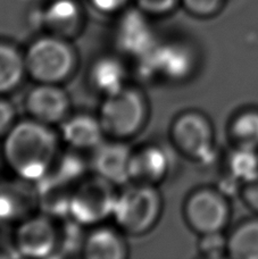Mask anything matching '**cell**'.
Returning <instances> with one entry per match:
<instances>
[{
  "instance_id": "cell-1",
  "label": "cell",
  "mask_w": 258,
  "mask_h": 259,
  "mask_svg": "<svg viewBox=\"0 0 258 259\" xmlns=\"http://www.w3.org/2000/svg\"><path fill=\"white\" fill-rule=\"evenodd\" d=\"M5 163L20 180L36 183L58 158V137L50 125L33 118L17 122L4 138Z\"/></svg>"
},
{
  "instance_id": "cell-2",
  "label": "cell",
  "mask_w": 258,
  "mask_h": 259,
  "mask_svg": "<svg viewBox=\"0 0 258 259\" xmlns=\"http://www.w3.org/2000/svg\"><path fill=\"white\" fill-rule=\"evenodd\" d=\"M26 74L38 83L61 84L74 72L76 55L68 40L45 34L24 53Z\"/></svg>"
},
{
  "instance_id": "cell-3",
  "label": "cell",
  "mask_w": 258,
  "mask_h": 259,
  "mask_svg": "<svg viewBox=\"0 0 258 259\" xmlns=\"http://www.w3.org/2000/svg\"><path fill=\"white\" fill-rule=\"evenodd\" d=\"M162 207V197L154 186L133 183L117 196L113 216L123 232L141 235L157 224Z\"/></svg>"
},
{
  "instance_id": "cell-4",
  "label": "cell",
  "mask_w": 258,
  "mask_h": 259,
  "mask_svg": "<svg viewBox=\"0 0 258 259\" xmlns=\"http://www.w3.org/2000/svg\"><path fill=\"white\" fill-rule=\"evenodd\" d=\"M98 117L105 134L116 140L136 136L147 119L145 97L135 88L124 87L105 97Z\"/></svg>"
},
{
  "instance_id": "cell-5",
  "label": "cell",
  "mask_w": 258,
  "mask_h": 259,
  "mask_svg": "<svg viewBox=\"0 0 258 259\" xmlns=\"http://www.w3.org/2000/svg\"><path fill=\"white\" fill-rule=\"evenodd\" d=\"M114 187L97 174L81 180L72 194L70 215L73 220L81 225H91L113 216L118 196Z\"/></svg>"
},
{
  "instance_id": "cell-6",
  "label": "cell",
  "mask_w": 258,
  "mask_h": 259,
  "mask_svg": "<svg viewBox=\"0 0 258 259\" xmlns=\"http://www.w3.org/2000/svg\"><path fill=\"white\" fill-rule=\"evenodd\" d=\"M172 141L188 158L205 163L214 151L213 126L205 115L187 112L175 118L171 127Z\"/></svg>"
},
{
  "instance_id": "cell-7",
  "label": "cell",
  "mask_w": 258,
  "mask_h": 259,
  "mask_svg": "<svg viewBox=\"0 0 258 259\" xmlns=\"http://www.w3.org/2000/svg\"><path fill=\"white\" fill-rule=\"evenodd\" d=\"M184 216L189 226L200 235L222 232L230 219L225 194L215 189H200L188 197Z\"/></svg>"
},
{
  "instance_id": "cell-8",
  "label": "cell",
  "mask_w": 258,
  "mask_h": 259,
  "mask_svg": "<svg viewBox=\"0 0 258 259\" xmlns=\"http://www.w3.org/2000/svg\"><path fill=\"white\" fill-rule=\"evenodd\" d=\"M141 74L146 77H164L179 81L188 77L195 68V56L187 45L178 41L158 42L140 59H138Z\"/></svg>"
},
{
  "instance_id": "cell-9",
  "label": "cell",
  "mask_w": 258,
  "mask_h": 259,
  "mask_svg": "<svg viewBox=\"0 0 258 259\" xmlns=\"http://www.w3.org/2000/svg\"><path fill=\"white\" fill-rule=\"evenodd\" d=\"M61 232L46 214L26 217L17 226L14 244L22 256L46 258L59 250Z\"/></svg>"
},
{
  "instance_id": "cell-10",
  "label": "cell",
  "mask_w": 258,
  "mask_h": 259,
  "mask_svg": "<svg viewBox=\"0 0 258 259\" xmlns=\"http://www.w3.org/2000/svg\"><path fill=\"white\" fill-rule=\"evenodd\" d=\"M115 41L122 53L137 61L149 54L158 44L148 15L138 7L123 12L115 29Z\"/></svg>"
},
{
  "instance_id": "cell-11",
  "label": "cell",
  "mask_w": 258,
  "mask_h": 259,
  "mask_svg": "<svg viewBox=\"0 0 258 259\" xmlns=\"http://www.w3.org/2000/svg\"><path fill=\"white\" fill-rule=\"evenodd\" d=\"M70 107V97L59 84L39 83L25 99V108L30 117L47 125L65 121Z\"/></svg>"
},
{
  "instance_id": "cell-12",
  "label": "cell",
  "mask_w": 258,
  "mask_h": 259,
  "mask_svg": "<svg viewBox=\"0 0 258 259\" xmlns=\"http://www.w3.org/2000/svg\"><path fill=\"white\" fill-rule=\"evenodd\" d=\"M123 140L101 142L92 154L91 165L97 175L115 186L130 181V163L133 151Z\"/></svg>"
},
{
  "instance_id": "cell-13",
  "label": "cell",
  "mask_w": 258,
  "mask_h": 259,
  "mask_svg": "<svg viewBox=\"0 0 258 259\" xmlns=\"http://www.w3.org/2000/svg\"><path fill=\"white\" fill-rule=\"evenodd\" d=\"M83 24V15L75 0H54L41 11L40 25L47 34L71 40Z\"/></svg>"
},
{
  "instance_id": "cell-14",
  "label": "cell",
  "mask_w": 258,
  "mask_h": 259,
  "mask_svg": "<svg viewBox=\"0 0 258 259\" xmlns=\"http://www.w3.org/2000/svg\"><path fill=\"white\" fill-rule=\"evenodd\" d=\"M169 158L163 148L148 146L133 151L130 163V181L156 187L166 178Z\"/></svg>"
},
{
  "instance_id": "cell-15",
  "label": "cell",
  "mask_w": 258,
  "mask_h": 259,
  "mask_svg": "<svg viewBox=\"0 0 258 259\" xmlns=\"http://www.w3.org/2000/svg\"><path fill=\"white\" fill-rule=\"evenodd\" d=\"M104 128L99 117L88 114H79L67 117L62 122L61 138L72 150H95L104 142Z\"/></svg>"
},
{
  "instance_id": "cell-16",
  "label": "cell",
  "mask_w": 258,
  "mask_h": 259,
  "mask_svg": "<svg viewBox=\"0 0 258 259\" xmlns=\"http://www.w3.org/2000/svg\"><path fill=\"white\" fill-rule=\"evenodd\" d=\"M35 184L36 205L40 206L44 214L50 217L71 214L72 194L74 190L71 184L61 181L50 173Z\"/></svg>"
},
{
  "instance_id": "cell-17",
  "label": "cell",
  "mask_w": 258,
  "mask_h": 259,
  "mask_svg": "<svg viewBox=\"0 0 258 259\" xmlns=\"http://www.w3.org/2000/svg\"><path fill=\"white\" fill-rule=\"evenodd\" d=\"M27 182H7L0 184V223H11L29 211L31 205L36 203V190H30Z\"/></svg>"
},
{
  "instance_id": "cell-18",
  "label": "cell",
  "mask_w": 258,
  "mask_h": 259,
  "mask_svg": "<svg viewBox=\"0 0 258 259\" xmlns=\"http://www.w3.org/2000/svg\"><path fill=\"white\" fill-rule=\"evenodd\" d=\"M82 252L89 259H123L127 256V246L117 231L98 228L85 237Z\"/></svg>"
},
{
  "instance_id": "cell-19",
  "label": "cell",
  "mask_w": 258,
  "mask_h": 259,
  "mask_svg": "<svg viewBox=\"0 0 258 259\" xmlns=\"http://www.w3.org/2000/svg\"><path fill=\"white\" fill-rule=\"evenodd\" d=\"M90 81L105 97L126 87V71L121 61L114 57H103L92 65Z\"/></svg>"
},
{
  "instance_id": "cell-20",
  "label": "cell",
  "mask_w": 258,
  "mask_h": 259,
  "mask_svg": "<svg viewBox=\"0 0 258 259\" xmlns=\"http://www.w3.org/2000/svg\"><path fill=\"white\" fill-rule=\"evenodd\" d=\"M25 74L24 54L12 44L0 41V96L15 90Z\"/></svg>"
},
{
  "instance_id": "cell-21",
  "label": "cell",
  "mask_w": 258,
  "mask_h": 259,
  "mask_svg": "<svg viewBox=\"0 0 258 259\" xmlns=\"http://www.w3.org/2000/svg\"><path fill=\"white\" fill-rule=\"evenodd\" d=\"M228 256L234 259H258V219L243 222L230 234Z\"/></svg>"
},
{
  "instance_id": "cell-22",
  "label": "cell",
  "mask_w": 258,
  "mask_h": 259,
  "mask_svg": "<svg viewBox=\"0 0 258 259\" xmlns=\"http://www.w3.org/2000/svg\"><path fill=\"white\" fill-rule=\"evenodd\" d=\"M229 134L239 149L258 150V110L249 109L239 113L230 123Z\"/></svg>"
},
{
  "instance_id": "cell-23",
  "label": "cell",
  "mask_w": 258,
  "mask_h": 259,
  "mask_svg": "<svg viewBox=\"0 0 258 259\" xmlns=\"http://www.w3.org/2000/svg\"><path fill=\"white\" fill-rule=\"evenodd\" d=\"M230 178L242 186L258 175V155L256 151L239 149L233 152L229 160Z\"/></svg>"
},
{
  "instance_id": "cell-24",
  "label": "cell",
  "mask_w": 258,
  "mask_h": 259,
  "mask_svg": "<svg viewBox=\"0 0 258 259\" xmlns=\"http://www.w3.org/2000/svg\"><path fill=\"white\" fill-rule=\"evenodd\" d=\"M53 168L55 169L50 170V174L72 186L73 183L81 181V179L83 178L87 164L79 155L70 152V154L63 155L61 157L58 156Z\"/></svg>"
},
{
  "instance_id": "cell-25",
  "label": "cell",
  "mask_w": 258,
  "mask_h": 259,
  "mask_svg": "<svg viewBox=\"0 0 258 259\" xmlns=\"http://www.w3.org/2000/svg\"><path fill=\"white\" fill-rule=\"evenodd\" d=\"M199 250L207 258H221L228 255V238H224L222 232L201 235Z\"/></svg>"
},
{
  "instance_id": "cell-26",
  "label": "cell",
  "mask_w": 258,
  "mask_h": 259,
  "mask_svg": "<svg viewBox=\"0 0 258 259\" xmlns=\"http://www.w3.org/2000/svg\"><path fill=\"white\" fill-rule=\"evenodd\" d=\"M225 0H180L186 11L197 17H210L224 6Z\"/></svg>"
},
{
  "instance_id": "cell-27",
  "label": "cell",
  "mask_w": 258,
  "mask_h": 259,
  "mask_svg": "<svg viewBox=\"0 0 258 259\" xmlns=\"http://www.w3.org/2000/svg\"><path fill=\"white\" fill-rule=\"evenodd\" d=\"M136 4L148 16H162L171 13L180 0H136Z\"/></svg>"
},
{
  "instance_id": "cell-28",
  "label": "cell",
  "mask_w": 258,
  "mask_h": 259,
  "mask_svg": "<svg viewBox=\"0 0 258 259\" xmlns=\"http://www.w3.org/2000/svg\"><path fill=\"white\" fill-rule=\"evenodd\" d=\"M15 117L16 112L14 106L0 96V139L6 137V134L15 125Z\"/></svg>"
},
{
  "instance_id": "cell-29",
  "label": "cell",
  "mask_w": 258,
  "mask_h": 259,
  "mask_svg": "<svg viewBox=\"0 0 258 259\" xmlns=\"http://www.w3.org/2000/svg\"><path fill=\"white\" fill-rule=\"evenodd\" d=\"M242 198L252 210L258 212V175L243 184Z\"/></svg>"
},
{
  "instance_id": "cell-30",
  "label": "cell",
  "mask_w": 258,
  "mask_h": 259,
  "mask_svg": "<svg viewBox=\"0 0 258 259\" xmlns=\"http://www.w3.org/2000/svg\"><path fill=\"white\" fill-rule=\"evenodd\" d=\"M97 11L105 14L121 12L130 0H90Z\"/></svg>"
}]
</instances>
